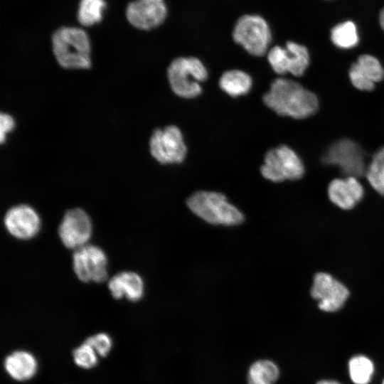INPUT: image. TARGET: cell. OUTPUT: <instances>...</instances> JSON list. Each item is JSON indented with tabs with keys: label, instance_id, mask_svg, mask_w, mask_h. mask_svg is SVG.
I'll list each match as a JSON object with an SVG mask.
<instances>
[{
	"label": "cell",
	"instance_id": "obj_27",
	"mask_svg": "<svg viewBox=\"0 0 384 384\" xmlns=\"http://www.w3.org/2000/svg\"><path fill=\"white\" fill-rule=\"evenodd\" d=\"M348 75L353 85L358 90L370 91L375 87V82L363 73L356 63L351 66Z\"/></svg>",
	"mask_w": 384,
	"mask_h": 384
},
{
	"label": "cell",
	"instance_id": "obj_10",
	"mask_svg": "<svg viewBox=\"0 0 384 384\" xmlns=\"http://www.w3.org/2000/svg\"><path fill=\"white\" fill-rule=\"evenodd\" d=\"M107 263L103 250L92 245L76 249L73 256L74 272L84 282L105 281L107 277Z\"/></svg>",
	"mask_w": 384,
	"mask_h": 384
},
{
	"label": "cell",
	"instance_id": "obj_20",
	"mask_svg": "<svg viewBox=\"0 0 384 384\" xmlns=\"http://www.w3.org/2000/svg\"><path fill=\"white\" fill-rule=\"evenodd\" d=\"M106 8L105 0H80L77 11V19L83 26H91L100 23Z\"/></svg>",
	"mask_w": 384,
	"mask_h": 384
},
{
	"label": "cell",
	"instance_id": "obj_25",
	"mask_svg": "<svg viewBox=\"0 0 384 384\" xmlns=\"http://www.w3.org/2000/svg\"><path fill=\"white\" fill-rule=\"evenodd\" d=\"M73 356L75 364L85 369L95 367L97 363V353L85 341L74 349Z\"/></svg>",
	"mask_w": 384,
	"mask_h": 384
},
{
	"label": "cell",
	"instance_id": "obj_15",
	"mask_svg": "<svg viewBox=\"0 0 384 384\" xmlns=\"http://www.w3.org/2000/svg\"><path fill=\"white\" fill-rule=\"evenodd\" d=\"M363 196V187L354 176L335 178L328 186V196L330 201L343 210L353 208Z\"/></svg>",
	"mask_w": 384,
	"mask_h": 384
},
{
	"label": "cell",
	"instance_id": "obj_19",
	"mask_svg": "<svg viewBox=\"0 0 384 384\" xmlns=\"http://www.w3.org/2000/svg\"><path fill=\"white\" fill-rule=\"evenodd\" d=\"M277 366L271 361L262 360L255 362L250 368L247 375L248 384H273L278 378Z\"/></svg>",
	"mask_w": 384,
	"mask_h": 384
},
{
	"label": "cell",
	"instance_id": "obj_17",
	"mask_svg": "<svg viewBox=\"0 0 384 384\" xmlns=\"http://www.w3.org/2000/svg\"><path fill=\"white\" fill-rule=\"evenodd\" d=\"M4 368L11 378L17 381H26L34 376L37 370L35 356L26 351H16L4 360Z\"/></svg>",
	"mask_w": 384,
	"mask_h": 384
},
{
	"label": "cell",
	"instance_id": "obj_1",
	"mask_svg": "<svg viewBox=\"0 0 384 384\" xmlns=\"http://www.w3.org/2000/svg\"><path fill=\"white\" fill-rule=\"evenodd\" d=\"M267 107L277 114L294 119H304L314 114L318 110L316 96L292 80L278 78L270 85L263 95Z\"/></svg>",
	"mask_w": 384,
	"mask_h": 384
},
{
	"label": "cell",
	"instance_id": "obj_2",
	"mask_svg": "<svg viewBox=\"0 0 384 384\" xmlns=\"http://www.w3.org/2000/svg\"><path fill=\"white\" fill-rule=\"evenodd\" d=\"M52 50L58 63L68 70H85L91 66V44L82 28L64 26L52 36Z\"/></svg>",
	"mask_w": 384,
	"mask_h": 384
},
{
	"label": "cell",
	"instance_id": "obj_23",
	"mask_svg": "<svg viewBox=\"0 0 384 384\" xmlns=\"http://www.w3.org/2000/svg\"><path fill=\"white\" fill-rule=\"evenodd\" d=\"M365 174L373 189L384 196V147L373 155Z\"/></svg>",
	"mask_w": 384,
	"mask_h": 384
},
{
	"label": "cell",
	"instance_id": "obj_29",
	"mask_svg": "<svg viewBox=\"0 0 384 384\" xmlns=\"http://www.w3.org/2000/svg\"><path fill=\"white\" fill-rule=\"evenodd\" d=\"M379 20H380V26L384 31V8L383 9V10L381 11L380 14Z\"/></svg>",
	"mask_w": 384,
	"mask_h": 384
},
{
	"label": "cell",
	"instance_id": "obj_6",
	"mask_svg": "<svg viewBox=\"0 0 384 384\" xmlns=\"http://www.w3.org/2000/svg\"><path fill=\"white\" fill-rule=\"evenodd\" d=\"M260 171L266 179L281 182L301 178L304 174V166L294 151L286 145H281L266 153Z\"/></svg>",
	"mask_w": 384,
	"mask_h": 384
},
{
	"label": "cell",
	"instance_id": "obj_31",
	"mask_svg": "<svg viewBox=\"0 0 384 384\" xmlns=\"http://www.w3.org/2000/svg\"><path fill=\"white\" fill-rule=\"evenodd\" d=\"M383 384H384V381H383Z\"/></svg>",
	"mask_w": 384,
	"mask_h": 384
},
{
	"label": "cell",
	"instance_id": "obj_22",
	"mask_svg": "<svg viewBox=\"0 0 384 384\" xmlns=\"http://www.w3.org/2000/svg\"><path fill=\"white\" fill-rule=\"evenodd\" d=\"M349 375L355 384H368L373 373L372 361L365 356H356L348 363Z\"/></svg>",
	"mask_w": 384,
	"mask_h": 384
},
{
	"label": "cell",
	"instance_id": "obj_18",
	"mask_svg": "<svg viewBox=\"0 0 384 384\" xmlns=\"http://www.w3.org/2000/svg\"><path fill=\"white\" fill-rule=\"evenodd\" d=\"M252 83L251 77L240 70H228L219 80L221 90L232 97L247 94L251 89Z\"/></svg>",
	"mask_w": 384,
	"mask_h": 384
},
{
	"label": "cell",
	"instance_id": "obj_11",
	"mask_svg": "<svg viewBox=\"0 0 384 384\" xmlns=\"http://www.w3.org/2000/svg\"><path fill=\"white\" fill-rule=\"evenodd\" d=\"M310 293L318 301L319 308L326 312H334L341 309L349 296L347 287L326 272L315 274Z\"/></svg>",
	"mask_w": 384,
	"mask_h": 384
},
{
	"label": "cell",
	"instance_id": "obj_26",
	"mask_svg": "<svg viewBox=\"0 0 384 384\" xmlns=\"http://www.w3.org/2000/svg\"><path fill=\"white\" fill-rule=\"evenodd\" d=\"M85 342L90 345L98 356L105 357L110 351L112 341L105 333H99L87 338Z\"/></svg>",
	"mask_w": 384,
	"mask_h": 384
},
{
	"label": "cell",
	"instance_id": "obj_3",
	"mask_svg": "<svg viewBox=\"0 0 384 384\" xmlns=\"http://www.w3.org/2000/svg\"><path fill=\"white\" fill-rule=\"evenodd\" d=\"M187 206L194 214L210 224L235 225L244 220L243 214L220 193L197 191L188 198Z\"/></svg>",
	"mask_w": 384,
	"mask_h": 384
},
{
	"label": "cell",
	"instance_id": "obj_28",
	"mask_svg": "<svg viewBox=\"0 0 384 384\" xmlns=\"http://www.w3.org/2000/svg\"><path fill=\"white\" fill-rule=\"evenodd\" d=\"M15 127V121L12 116L7 113H1L0 116V139L4 143L6 134L11 132Z\"/></svg>",
	"mask_w": 384,
	"mask_h": 384
},
{
	"label": "cell",
	"instance_id": "obj_8",
	"mask_svg": "<svg viewBox=\"0 0 384 384\" xmlns=\"http://www.w3.org/2000/svg\"><path fill=\"white\" fill-rule=\"evenodd\" d=\"M326 164L340 168L348 176L358 177L366 174L364 152L353 141L348 139L338 140L331 144L323 156Z\"/></svg>",
	"mask_w": 384,
	"mask_h": 384
},
{
	"label": "cell",
	"instance_id": "obj_7",
	"mask_svg": "<svg viewBox=\"0 0 384 384\" xmlns=\"http://www.w3.org/2000/svg\"><path fill=\"white\" fill-rule=\"evenodd\" d=\"M151 156L163 164L182 162L187 149L178 127L169 125L154 131L149 140Z\"/></svg>",
	"mask_w": 384,
	"mask_h": 384
},
{
	"label": "cell",
	"instance_id": "obj_9",
	"mask_svg": "<svg viewBox=\"0 0 384 384\" xmlns=\"http://www.w3.org/2000/svg\"><path fill=\"white\" fill-rule=\"evenodd\" d=\"M268 62L273 70L279 74L291 73L301 76L309 63L307 48L299 43L288 41L285 47L276 46L267 53Z\"/></svg>",
	"mask_w": 384,
	"mask_h": 384
},
{
	"label": "cell",
	"instance_id": "obj_16",
	"mask_svg": "<svg viewBox=\"0 0 384 384\" xmlns=\"http://www.w3.org/2000/svg\"><path fill=\"white\" fill-rule=\"evenodd\" d=\"M108 287L114 298L124 297L132 302L139 300L144 292L142 278L133 272H122L115 274L110 279Z\"/></svg>",
	"mask_w": 384,
	"mask_h": 384
},
{
	"label": "cell",
	"instance_id": "obj_4",
	"mask_svg": "<svg viewBox=\"0 0 384 384\" xmlns=\"http://www.w3.org/2000/svg\"><path fill=\"white\" fill-rule=\"evenodd\" d=\"M167 77L176 95L183 98H193L201 93L200 82L207 79L208 72L198 58L181 57L171 63Z\"/></svg>",
	"mask_w": 384,
	"mask_h": 384
},
{
	"label": "cell",
	"instance_id": "obj_12",
	"mask_svg": "<svg viewBox=\"0 0 384 384\" xmlns=\"http://www.w3.org/2000/svg\"><path fill=\"white\" fill-rule=\"evenodd\" d=\"M92 233L88 215L80 208L68 210L60 223L58 235L63 244L70 249H78L85 245Z\"/></svg>",
	"mask_w": 384,
	"mask_h": 384
},
{
	"label": "cell",
	"instance_id": "obj_14",
	"mask_svg": "<svg viewBox=\"0 0 384 384\" xmlns=\"http://www.w3.org/2000/svg\"><path fill=\"white\" fill-rule=\"evenodd\" d=\"M40 224L38 213L27 205L11 208L4 217V225L8 232L20 240L33 238L39 231Z\"/></svg>",
	"mask_w": 384,
	"mask_h": 384
},
{
	"label": "cell",
	"instance_id": "obj_21",
	"mask_svg": "<svg viewBox=\"0 0 384 384\" xmlns=\"http://www.w3.org/2000/svg\"><path fill=\"white\" fill-rule=\"evenodd\" d=\"M333 43L340 48L348 49L355 47L359 41L357 28L352 21H345L335 26L331 31Z\"/></svg>",
	"mask_w": 384,
	"mask_h": 384
},
{
	"label": "cell",
	"instance_id": "obj_30",
	"mask_svg": "<svg viewBox=\"0 0 384 384\" xmlns=\"http://www.w3.org/2000/svg\"><path fill=\"white\" fill-rule=\"evenodd\" d=\"M316 384H340V383L334 380H321L318 382Z\"/></svg>",
	"mask_w": 384,
	"mask_h": 384
},
{
	"label": "cell",
	"instance_id": "obj_24",
	"mask_svg": "<svg viewBox=\"0 0 384 384\" xmlns=\"http://www.w3.org/2000/svg\"><path fill=\"white\" fill-rule=\"evenodd\" d=\"M356 64L363 73L373 82L381 81L384 78V70L377 58L370 55L359 56Z\"/></svg>",
	"mask_w": 384,
	"mask_h": 384
},
{
	"label": "cell",
	"instance_id": "obj_5",
	"mask_svg": "<svg viewBox=\"0 0 384 384\" xmlns=\"http://www.w3.org/2000/svg\"><path fill=\"white\" fill-rule=\"evenodd\" d=\"M233 38L250 54L262 56L267 51L272 34L268 23L262 16L246 14L237 21Z\"/></svg>",
	"mask_w": 384,
	"mask_h": 384
},
{
	"label": "cell",
	"instance_id": "obj_13",
	"mask_svg": "<svg viewBox=\"0 0 384 384\" xmlns=\"http://www.w3.org/2000/svg\"><path fill=\"white\" fill-rule=\"evenodd\" d=\"M167 7L164 0H135L126 9V18L134 28L151 30L160 26L165 20Z\"/></svg>",
	"mask_w": 384,
	"mask_h": 384
}]
</instances>
